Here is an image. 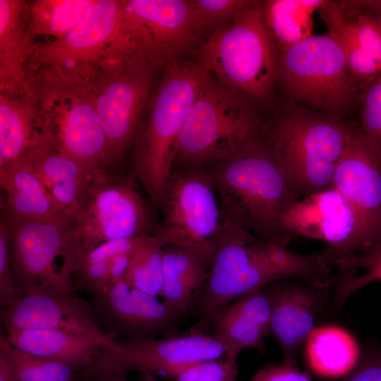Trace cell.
<instances>
[{"instance_id": "6da1fadb", "label": "cell", "mask_w": 381, "mask_h": 381, "mask_svg": "<svg viewBox=\"0 0 381 381\" xmlns=\"http://www.w3.org/2000/svg\"><path fill=\"white\" fill-rule=\"evenodd\" d=\"M332 269L320 254L293 252L287 243L257 235L226 217L195 306L201 321L212 325L226 306L276 282L296 278L329 286Z\"/></svg>"}, {"instance_id": "7a4b0ae2", "label": "cell", "mask_w": 381, "mask_h": 381, "mask_svg": "<svg viewBox=\"0 0 381 381\" xmlns=\"http://www.w3.org/2000/svg\"><path fill=\"white\" fill-rule=\"evenodd\" d=\"M260 128L233 155L207 167L229 219L288 244L280 222L300 195Z\"/></svg>"}, {"instance_id": "3957f363", "label": "cell", "mask_w": 381, "mask_h": 381, "mask_svg": "<svg viewBox=\"0 0 381 381\" xmlns=\"http://www.w3.org/2000/svg\"><path fill=\"white\" fill-rule=\"evenodd\" d=\"M354 126L339 114L288 101L261 131L300 195L333 187V177Z\"/></svg>"}, {"instance_id": "277c9868", "label": "cell", "mask_w": 381, "mask_h": 381, "mask_svg": "<svg viewBox=\"0 0 381 381\" xmlns=\"http://www.w3.org/2000/svg\"><path fill=\"white\" fill-rule=\"evenodd\" d=\"M262 4L253 1L230 23L210 32L194 51L213 78L238 90L257 107L271 103L278 82L279 54Z\"/></svg>"}, {"instance_id": "5b68a950", "label": "cell", "mask_w": 381, "mask_h": 381, "mask_svg": "<svg viewBox=\"0 0 381 381\" xmlns=\"http://www.w3.org/2000/svg\"><path fill=\"white\" fill-rule=\"evenodd\" d=\"M211 75L196 59L164 69L145 123L140 127L132 172L155 210L172 169L176 142L191 107Z\"/></svg>"}, {"instance_id": "8992f818", "label": "cell", "mask_w": 381, "mask_h": 381, "mask_svg": "<svg viewBox=\"0 0 381 381\" xmlns=\"http://www.w3.org/2000/svg\"><path fill=\"white\" fill-rule=\"evenodd\" d=\"M131 171L94 178L71 217L65 234L63 270L74 274L88 254L102 243L152 234L157 224L153 222L155 210Z\"/></svg>"}, {"instance_id": "52a82bcc", "label": "cell", "mask_w": 381, "mask_h": 381, "mask_svg": "<svg viewBox=\"0 0 381 381\" xmlns=\"http://www.w3.org/2000/svg\"><path fill=\"white\" fill-rule=\"evenodd\" d=\"M262 122L258 107L246 96L211 76L187 116L171 169L209 166L231 157Z\"/></svg>"}, {"instance_id": "ba28073f", "label": "cell", "mask_w": 381, "mask_h": 381, "mask_svg": "<svg viewBox=\"0 0 381 381\" xmlns=\"http://www.w3.org/2000/svg\"><path fill=\"white\" fill-rule=\"evenodd\" d=\"M157 210L162 219L152 235L162 247L177 246L212 260L226 217L207 166L171 169Z\"/></svg>"}, {"instance_id": "9c48e42d", "label": "cell", "mask_w": 381, "mask_h": 381, "mask_svg": "<svg viewBox=\"0 0 381 381\" xmlns=\"http://www.w3.org/2000/svg\"><path fill=\"white\" fill-rule=\"evenodd\" d=\"M277 85L288 101L339 115L352 107L358 92L330 32L313 35L280 52Z\"/></svg>"}, {"instance_id": "30bf717a", "label": "cell", "mask_w": 381, "mask_h": 381, "mask_svg": "<svg viewBox=\"0 0 381 381\" xmlns=\"http://www.w3.org/2000/svg\"><path fill=\"white\" fill-rule=\"evenodd\" d=\"M123 25L137 55L153 69L181 61L205 34L193 0L121 2Z\"/></svg>"}, {"instance_id": "8fae6325", "label": "cell", "mask_w": 381, "mask_h": 381, "mask_svg": "<svg viewBox=\"0 0 381 381\" xmlns=\"http://www.w3.org/2000/svg\"><path fill=\"white\" fill-rule=\"evenodd\" d=\"M222 358L224 349L213 335L192 334L128 341L115 338L83 370L82 377L89 381L105 373L129 370L171 377L198 363Z\"/></svg>"}, {"instance_id": "7c38bea8", "label": "cell", "mask_w": 381, "mask_h": 381, "mask_svg": "<svg viewBox=\"0 0 381 381\" xmlns=\"http://www.w3.org/2000/svg\"><path fill=\"white\" fill-rule=\"evenodd\" d=\"M153 69L138 56L119 52L93 94L112 162L132 145L153 83Z\"/></svg>"}, {"instance_id": "4fadbf2b", "label": "cell", "mask_w": 381, "mask_h": 381, "mask_svg": "<svg viewBox=\"0 0 381 381\" xmlns=\"http://www.w3.org/2000/svg\"><path fill=\"white\" fill-rule=\"evenodd\" d=\"M280 226L288 242L296 236L327 243L320 255L331 267L367 249L353 208L334 187L299 198L283 214Z\"/></svg>"}, {"instance_id": "5bb4252c", "label": "cell", "mask_w": 381, "mask_h": 381, "mask_svg": "<svg viewBox=\"0 0 381 381\" xmlns=\"http://www.w3.org/2000/svg\"><path fill=\"white\" fill-rule=\"evenodd\" d=\"M71 217L23 219L11 224L10 267L16 299L31 289L47 285L73 289L71 276L57 270Z\"/></svg>"}, {"instance_id": "9a60e30c", "label": "cell", "mask_w": 381, "mask_h": 381, "mask_svg": "<svg viewBox=\"0 0 381 381\" xmlns=\"http://www.w3.org/2000/svg\"><path fill=\"white\" fill-rule=\"evenodd\" d=\"M332 185L353 208L369 248L381 239V147L359 125L353 128Z\"/></svg>"}, {"instance_id": "2e32d148", "label": "cell", "mask_w": 381, "mask_h": 381, "mask_svg": "<svg viewBox=\"0 0 381 381\" xmlns=\"http://www.w3.org/2000/svg\"><path fill=\"white\" fill-rule=\"evenodd\" d=\"M4 328L61 329L105 337L92 306L73 289L47 285L34 287L1 310Z\"/></svg>"}, {"instance_id": "e0dca14e", "label": "cell", "mask_w": 381, "mask_h": 381, "mask_svg": "<svg viewBox=\"0 0 381 381\" xmlns=\"http://www.w3.org/2000/svg\"><path fill=\"white\" fill-rule=\"evenodd\" d=\"M66 107L44 124L52 145L88 170L94 177L108 174L112 162L95 99H71Z\"/></svg>"}, {"instance_id": "ac0fdd59", "label": "cell", "mask_w": 381, "mask_h": 381, "mask_svg": "<svg viewBox=\"0 0 381 381\" xmlns=\"http://www.w3.org/2000/svg\"><path fill=\"white\" fill-rule=\"evenodd\" d=\"M327 287H307L282 280L266 288L271 306V332L281 347L284 363L296 365L299 349L315 327Z\"/></svg>"}, {"instance_id": "d6986e66", "label": "cell", "mask_w": 381, "mask_h": 381, "mask_svg": "<svg viewBox=\"0 0 381 381\" xmlns=\"http://www.w3.org/2000/svg\"><path fill=\"white\" fill-rule=\"evenodd\" d=\"M110 40L135 47L123 25L121 3L95 0L65 36L40 48L35 58L51 64L82 60L99 52Z\"/></svg>"}, {"instance_id": "ffe728a7", "label": "cell", "mask_w": 381, "mask_h": 381, "mask_svg": "<svg viewBox=\"0 0 381 381\" xmlns=\"http://www.w3.org/2000/svg\"><path fill=\"white\" fill-rule=\"evenodd\" d=\"M266 288L229 304L212 324V335L223 346L225 360L231 363L236 364L239 353L245 349H264V339L272 330Z\"/></svg>"}, {"instance_id": "44dd1931", "label": "cell", "mask_w": 381, "mask_h": 381, "mask_svg": "<svg viewBox=\"0 0 381 381\" xmlns=\"http://www.w3.org/2000/svg\"><path fill=\"white\" fill-rule=\"evenodd\" d=\"M30 170L70 217L94 179L93 175L49 142L41 144L16 162Z\"/></svg>"}, {"instance_id": "7402d4cb", "label": "cell", "mask_w": 381, "mask_h": 381, "mask_svg": "<svg viewBox=\"0 0 381 381\" xmlns=\"http://www.w3.org/2000/svg\"><path fill=\"white\" fill-rule=\"evenodd\" d=\"M5 329L12 346L66 364L74 370L90 366L103 346L118 337L111 332L105 337H97L61 329Z\"/></svg>"}, {"instance_id": "603a6c76", "label": "cell", "mask_w": 381, "mask_h": 381, "mask_svg": "<svg viewBox=\"0 0 381 381\" xmlns=\"http://www.w3.org/2000/svg\"><path fill=\"white\" fill-rule=\"evenodd\" d=\"M0 187L1 215L11 224L28 219L69 217L41 181L18 162L0 166Z\"/></svg>"}, {"instance_id": "cb8c5ba5", "label": "cell", "mask_w": 381, "mask_h": 381, "mask_svg": "<svg viewBox=\"0 0 381 381\" xmlns=\"http://www.w3.org/2000/svg\"><path fill=\"white\" fill-rule=\"evenodd\" d=\"M164 303L183 318L199 301L212 260L174 246L162 247Z\"/></svg>"}, {"instance_id": "d4e9b609", "label": "cell", "mask_w": 381, "mask_h": 381, "mask_svg": "<svg viewBox=\"0 0 381 381\" xmlns=\"http://www.w3.org/2000/svg\"><path fill=\"white\" fill-rule=\"evenodd\" d=\"M306 344L310 368L327 377L346 375L355 365L361 353L351 334L335 325L314 327Z\"/></svg>"}, {"instance_id": "484cf974", "label": "cell", "mask_w": 381, "mask_h": 381, "mask_svg": "<svg viewBox=\"0 0 381 381\" xmlns=\"http://www.w3.org/2000/svg\"><path fill=\"white\" fill-rule=\"evenodd\" d=\"M323 0H269L262 7L278 54L313 35V15Z\"/></svg>"}, {"instance_id": "4316f807", "label": "cell", "mask_w": 381, "mask_h": 381, "mask_svg": "<svg viewBox=\"0 0 381 381\" xmlns=\"http://www.w3.org/2000/svg\"><path fill=\"white\" fill-rule=\"evenodd\" d=\"M49 142L46 134L37 132L30 114L1 96L0 166L18 161L35 147Z\"/></svg>"}, {"instance_id": "83f0119b", "label": "cell", "mask_w": 381, "mask_h": 381, "mask_svg": "<svg viewBox=\"0 0 381 381\" xmlns=\"http://www.w3.org/2000/svg\"><path fill=\"white\" fill-rule=\"evenodd\" d=\"M95 312L103 320L111 332L131 339H141L137 309L131 295V288L120 279L109 282L93 294Z\"/></svg>"}, {"instance_id": "f1b7e54d", "label": "cell", "mask_w": 381, "mask_h": 381, "mask_svg": "<svg viewBox=\"0 0 381 381\" xmlns=\"http://www.w3.org/2000/svg\"><path fill=\"white\" fill-rule=\"evenodd\" d=\"M318 11L329 32L335 37L344 51L354 87L361 91L368 82L381 71V67L357 42L342 18L338 1H323Z\"/></svg>"}, {"instance_id": "f546056e", "label": "cell", "mask_w": 381, "mask_h": 381, "mask_svg": "<svg viewBox=\"0 0 381 381\" xmlns=\"http://www.w3.org/2000/svg\"><path fill=\"white\" fill-rule=\"evenodd\" d=\"M124 281L152 296H161L164 286L162 246L152 235L131 255Z\"/></svg>"}, {"instance_id": "4dcf8cb0", "label": "cell", "mask_w": 381, "mask_h": 381, "mask_svg": "<svg viewBox=\"0 0 381 381\" xmlns=\"http://www.w3.org/2000/svg\"><path fill=\"white\" fill-rule=\"evenodd\" d=\"M90 0L40 1L32 8L31 31L35 34L65 36L83 16Z\"/></svg>"}, {"instance_id": "1f68e13d", "label": "cell", "mask_w": 381, "mask_h": 381, "mask_svg": "<svg viewBox=\"0 0 381 381\" xmlns=\"http://www.w3.org/2000/svg\"><path fill=\"white\" fill-rule=\"evenodd\" d=\"M0 355L13 365L18 381L73 380L74 370L71 367L15 347L5 334L0 338Z\"/></svg>"}, {"instance_id": "d6a6232c", "label": "cell", "mask_w": 381, "mask_h": 381, "mask_svg": "<svg viewBox=\"0 0 381 381\" xmlns=\"http://www.w3.org/2000/svg\"><path fill=\"white\" fill-rule=\"evenodd\" d=\"M339 266L341 270L353 271L358 267L365 268L368 272L361 277H354L353 274L349 272L341 274L332 297L337 308L342 306L347 298L360 288L377 280L381 282V239Z\"/></svg>"}, {"instance_id": "836d02e7", "label": "cell", "mask_w": 381, "mask_h": 381, "mask_svg": "<svg viewBox=\"0 0 381 381\" xmlns=\"http://www.w3.org/2000/svg\"><path fill=\"white\" fill-rule=\"evenodd\" d=\"M21 2L0 0L1 71L3 75L18 70L25 43L20 19Z\"/></svg>"}, {"instance_id": "e575fe53", "label": "cell", "mask_w": 381, "mask_h": 381, "mask_svg": "<svg viewBox=\"0 0 381 381\" xmlns=\"http://www.w3.org/2000/svg\"><path fill=\"white\" fill-rule=\"evenodd\" d=\"M343 20L361 47L381 67V26L364 1H338Z\"/></svg>"}, {"instance_id": "d590c367", "label": "cell", "mask_w": 381, "mask_h": 381, "mask_svg": "<svg viewBox=\"0 0 381 381\" xmlns=\"http://www.w3.org/2000/svg\"><path fill=\"white\" fill-rule=\"evenodd\" d=\"M140 322L141 339L154 338L160 333L170 334L182 318L157 296L131 288Z\"/></svg>"}, {"instance_id": "8d00e7d4", "label": "cell", "mask_w": 381, "mask_h": 381, "mask_svg": "<svg viewBox=\"0 0 381 381\" xmlns=\"http://www.w3.org/2000/svg\"><path fill=\"white\" fill-rule=\"evenodd\" d=\"M205 33L223 27L250 6L246 0H193Z\"/></svg>"}, {"instance_id": "74e56055", "label": "cell", "mask_w": 381, "mask_h": 381, "mask_svg": "<svg viewBox=\"0 0 381 381\" xmlns=\"http://www.w3.org/2000/svg\"><path fill=\"white\" fill-rule=\"evenodd\" d=\"M363 133L381 147V71L361 90Z\"/></svg>"}, {"instance_id": "f35d334b", "label": "cell", "mask_w": 381, "mask_h": 381, "mask_svg": "<svg viewBox=\"0 0 381 381\" xmlns=\"http://www.w3.org/2000/svg\"><path fill=\"white\" fill-rule=\"evenodd\" d=\"M236 364L224 358L198 363L171 377L175 381H236Z\"/></svg>"}, {"instance_id": "ab89813d", "label": "cell", "mask_w": 381, "mask_h": 381, "mask_svg": "<svg viewBox=\"0 0 381 381\" xmlns=\"http://www.w3.org/2000/svg\"><path fill=\"white\" fill-rule=\"evenodd\" d=\"M11 224L4 216L0 219V306L3 310L16 299L10 267V238Z\"/></svg>"}, {"instance_id": "60d3db41", "label": "cell", "mask_w": 381, "mask_h": 381, "mask_svg": "<svg viewBox=\"0 0 381 381\" xmlns=\"http://www.w3.org/2000/svg\"><path fill=\"white\" fill-rule=\"evenodd\" d=\"M341 381H381V346H367Z\"/></svg>"}, {"instance_id": "b9f144b4", "label": "cell", "mask_w": 381, "mask_h": 381, "mask_svg": "<svg viewBox=\"0 0 381 381\" xmlns=\"http://www.w3.org/2000/svg\"><path fill=\"white\" fill-rule=\"evenodd\" d=\"M147 235L133 236L102 243L88 254L81 267L107 261L119 255H133Z\"/></svg>"}, {"instance_id": "7bdbcfd3", "label": "cell", "mask_w": 381, "mask_h": 381, "mask_svg": "<svg viewBox=\"0 0 381 381\" xmlns=\"http://www.w3.org/2000/svg\"><path fill=\"white\" fill-rule=\"evenodd\" d=\"M251 381H313L309 374L296 365H269L259 369Z\"/></svg>"}, {"instance_id": "ee69618b", "label": "cell", "mask_w": 381, "mask_h": 381, "mask_svg": "<svg viewBox=\"0 0 381 381\" xmlns=\"http://www.w3.org/2000/svg\"><path fill=\"white\" fill-rule=\"evenodd\" d=\"M74 274L78 277L82 286L92 294L110 282L107 261L83 265Z\"/></svg>"}, {"instance_id": "f6af8a7d", "label": "cell", "mask_w": 381, "mask_h": 381, "mask_svg": "<svg viewBox=\"0 0 381 381\" xmlns=\"http://www.w3.org/2000/svg\"><path fill=\"white\" fill-rule=\"evenodd\" d=\"M131 255H119L107 260L110 282L124 279Z\"/></svg>"}, {"instance_id": "bcb514c9", "label": "cell", "mask_w": 381, "mask_h": 381, "mask_svg": "<svg viewBox=\"0 0 381 381\" xmlns=\"http://www.w3.org/2000/svg\"><path fill=\"white\" fill-rule=\"evenodd\" d=\"M0 381H18L13 365L2 355H0Z\"/></svg>"}, {"instance_id": "7dc6e473", "label": "cell", "mask_w": 381, "mask_h": 381, "mask_svg": "<svg viewBox=\"0 0 381 381\" xmlns=\"http://www.w3.org/2000/svg\"><path fill=\"white\" fill-rule=\"evenodd\" d=\"M366 9L381 26V0L364 1Z\"/></svg>"}, {"instance_id": "c3c4849f", "label": "cell", "mask_w": 381, "mask_h": 381, "mask_svg": "<svg viewBox=\"0 0 381 381\" xmlns=\"http://www.w3.org/2000/svg\"><path fill=\"white\" fill-rule=\"evenodd\" d=\"M126 372H112L99 375L92 380L95 381H128Z\"/></svg>"}, {"instance_id": "681fc988", "label": "cell", "mask_w": 381, "mask_h": 381, "mask_svg": "<svg viewBox=\"0 0 381 381\" xmlns=\"http://www.w3.org/2000/svg\"><path fill=\"white\" fill-rule=\"evenodd\" d=\"M138 381H159L157 378H156L155 375L147 372L144 371L141 373V375H140Z\"/></svg>"}]
</instances>
